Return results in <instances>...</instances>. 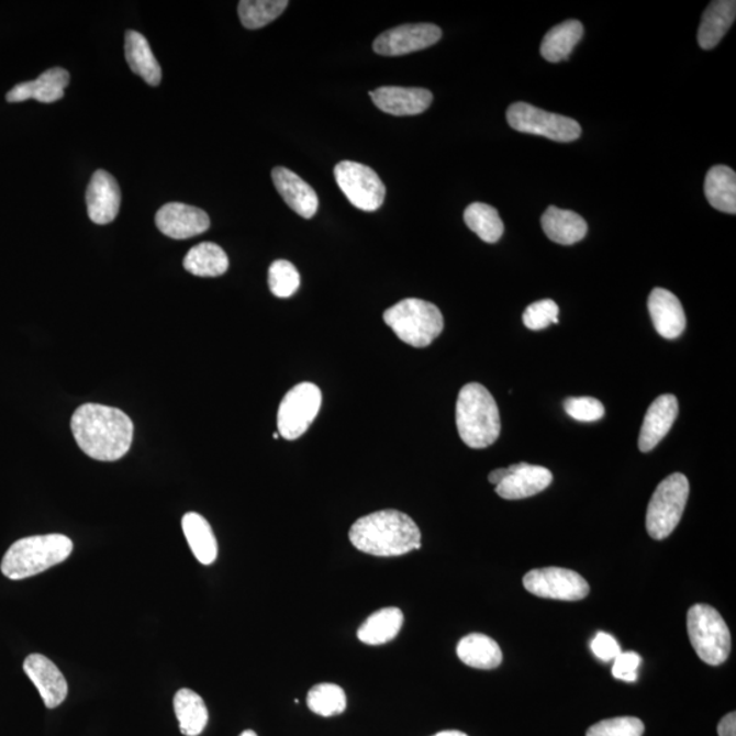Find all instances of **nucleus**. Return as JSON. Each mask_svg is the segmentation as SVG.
<instances>
[{"mask_svg":"<svg viewBox=\"0 0 736 736\" xmlns=\"http://www.w3.org/2000/svg\"><path fill=\"white\" fill-rule=\"evenodd\" d=\"M542 226L548 239L562 246L579 243L588 232L587 221L580 214L557 207L548 208L543 214Z\"/></svg>","mask_w":736,"mask_h":736,"instance_id":"nucleus-22","label":"nucleus"},{"mask_svg":"<svg viewBox=\"0 0 736 736\" xmlns=\"http://www.w3.org/2000/svg\"><path fill=\"white\" fill-rule=\"evenodd\" d=\"M124 55L130 69L137 74L150 87H157L161 82V67L158 65L155 54L152 53L149 43L140 32H126L124 38Z\"/></svg>","mask_w":736,"mask_h":736,"instance_id":"nucleus-24","label":"nucleus"},{"mask_svg":"<svg viewBox=\"0 0 736 736\" xmlns=\"http://www.w3.org/2000/svg\"><path fill=\"white\" fill-rule=\"evenodd\" d=\"M288 4L290 3L287 0H242L237 11L243 26L247 30H260L279 19Z\"/></svg>","mask_w":736,"mask_h":736,"instance_id":"nucleus-33","label":"nucleus"},{"mask_svg":"<svg viewBox=\"0 0 736 736\" xmlns=\"http://www.w3.org/2000/svg\"><path fill=\"white\" fill-rule=\"evenodd\" d=\"M334 178L355 208L364 212H376L382 207L387 187L377 172L365 164L342 161L334 168Z\"/></svg>","mask_w":736,"mask_h":736,"instance_id":"nucleus-10","label":"nucleus"},{"mask_svg":"<svg viewBox=\"0 0 736 736\" xmlns=\"http://www.w3.org/2000/svg\"><path fill=\"white\" fill-rule=\"evenodd\" d=\"M591 649L594 656L605 662L615 660L621 654L618 642L607 633L599 632L592 639Z\"/></svg>","mask_w":736,"mask_h":736,"instance_id":"nucleus-40","label":"nucleus"},{"mask_svg":"<svg viewBox=\"0 0 736 736\" xmlns=\"http://www.w3.org/2000/svg\"><path fill=\"white\" fill-rule=\"evenodd\" d=\"M523 584L535 596L577 602L586 599L591 591L584 577L573 570L543 568L528 571Z\"/></svg>","mask_w":736,"mask_h":736,"instance_id":"nucleus-11","label":"nucleus"},{"mask_svg":"<svg viewBox=\"0 0 736 736\" xmlns=\"http://www.w3.org/2000/svg\"><path fill=\"white\" fill-rule=\"evenodd\" d=\"M564 406L566 413L579 422H598L604 416V405L593 398H571Z\"/></svg>","mask_w":736,"mask_h":736,"instance_id":"nucleus-38","label":"nucleus"},{"mask_svg":"<svg viewBox=\"0 0 736 736\" xmlns=\"http://www.w3.org/2000/svg\"><path fill=\"white\" fill-rule=\"evenodd\" d=\"M183 266L189 274L197 277H219L228 270L230 260L223 248L205 242L187 253Z\"/></svg>","mask_w":736,"mask_h":736,"instance_id":"nucleus-31","label":"nucleus"},{"mask_svg":"<svg viewBox=\"0 0 736 736\" xmlns=\"http://www.w3.org/2000/svg\"><path fill=\"white\" fill-rule=\"evenodd\" d=\"M457 656L464 665L478 670H494L501 666L503 659L500 645L479 633L469 634L458 643Z\"/></svg>","mask_w":736,"mask_h":736,"instance_id":"nucleus-25","label":"nucleus"},{"mask_svg":"<svg viewBox=\"0 0 736 736\" xmlns=\"http://www.w3.org/2000/svg\"><path fill=\"white\" fill-rule=\"evenodd\" d=\"M277 191L294 213L303 219L315 216L319 211V196L299 175L285 167H276L271 172Z\"/></svg>","mask_w":736,"mask_h":736,"instance_id":"nucleus-21","label":"nucleus"},{"mask_svg":"<svg viewBox=\"0 0 736 736\" xmlns=\"http://www.w3.org/2000/svg\"><path fill=\"white\" fill-rule=\"evenodd\" d=\"M458 434L472 449H484L500 438V410L489 390L480 383H468L458 394L456 405Z\"/></svg>","mask_w":736,"mask_h":736,"instance_id":"nucleus-3","label":"nucleus"},{"mask_svg":"<svg viewBox=\"0 0 736 736\" xmlns=\"http://www.w3.org/2000/svg\"><path fill=\"white\" fill-rule=\"evenodd\" d=\"M274 438H275V439H279V438H280V434H279V433H275V434H274Z\"/></svg>","mask_w":736,"mask_h":736,"instance_id":"nucleus-45","label":"nucleus"},{"mask_svg":"<svg viewBox=\"0 0 736 736\" xmlns=\"http://www.w3.org/2000/svg\"><path fill=\"white\" fill-rule=\"evenodd\" d=\"M73 548L70 537L60 534L24 537L11 545L0 569L9 580L30 579L65 562Z\"/></svg>","mask_w":736,"mask_h":736,"instance_id":"nucleus-4","label":"nucleus"},{"mask_svg":"<svg viewBox=\"0 0 736 736\" xmlns=\"http://www.w3.org/2000/svg\"><path fill=\"white\" fill-rule=\"evenodd\" d=\"M383 321L401 342L415 348L428 347L445 326L437 305L422 299L401 300L384 311Z\"/></svg>","mask_w":736,"mask_h":736,"instance_id":"nucleus-5","label":"nucleus"},{"mask_svg":"<svg viewBox=\"0 0 736 736\" xmlns=\"http://www.w3.org/2000/svg\"><path fill=\"white\" fill-rule=\"evenodd\" d=\"M735 16L736 2L734 0H717L707 5L699 30L700 47L702 49L715 48L734 24Z\"/></svg>","mask_w":736,"mask_h":736,"instance_id":"nucleus-23","label":"nucleus"},{"mask_svg":"<svg viewBox=\"0 0 736 736\" xmlns=\"http://www.w3.org/2000/svg\"><path fill=\"white\" fill-rule=\"evenodd\" d=\"M70 74L60 67L44 71L35 81L15 85L5 100L9 103H22L26 100H37L40 103L51 104L64 99L65 89L69 87Z\"/></svg>","mask_w":736,"mask_h":736,"instance_id":"nucleus-18","label":"nucleus"},{"mask_svg":"<svg viewBox=\"0 0 736 736\" xmlns=\"http://www.w3.org/2000/svg\"><path fill=\"white\" fill-rule=\"evenodd\" d=\"M121 200V187L115 178L104 169L96 171L87 190L89 219L98 225L112 223L118 218Z\"/></svg>","mask_w":736,"mask_h":736,"instance_id":"nucleus-15","label":"nucleus"},{"mask_svg":"<svg viewBox=\"0 0 736 736\" xmlns=\"http://www.w3.org/2000/svg\"><path fill=\"white\" fill-rule=\"evenodd\" d=\"M705 197L717 211L736 213V174L726 166L710 169L705 178Z\"/></svg>","mask_w":736,"mask_h":736,"instance_id":"nucleus-30","label":"nucleus"},{"mask_svg":"<svg viewBox=\"0 0 736 736\" xmlns=\"http://www.w3.org/2000/svg\"><path fill=\"white\" fill-rule=\"evenodd\" d=\"M509 472H511V469H509V467L508 468L495 469V471H492L489 475L490 483L495 484V486L500 484L501 481L508 477Z\"/></svg>","mask_w":736,"mask_h":736,"instance_id":"nucleus-42","label":"nucleus"},{"mask_svg":"<svg viewBox=\"0 0 736 736\" xmlns=\"http://www.w3.org/2000/svg\"><path fill=\"white\" fill-rule=\"evenodd\" d=\"M584 36V26L580 21L569 20L554 26L543 38L540 53L551 64L568 59L577 44Z\"/></svg>","mask_w":736,"mask_h":736,"instance_id":"nucleus-29","label":"nucleus"},{"mask_svg":"<svg viewBox=\"0 0 736 736\" xmlns=\"http://www.w3.org/2000/svg\"><path fill=\"white\" fill-rule=\"evenodd\" d=\"M558 304L551 299L539 300L528 305L523 314V322L531 331H543L551 324H558Z\"/></svg>","mask_w":736,"mask_h":736,"instance_id":"nucleus-37","label":"nucleus"},{"mask_svg":"<svg viewBox=\"0 0 736 736\" xmlns=\"http://www.w3.org/2000/svg\"><path fill=\"white\" fill-rule=\"evenodd\" d=\"M370 96L379 110L393 116L419 115L433 103V93L423 88L382 87Z\"/></svg>","mask_w":736,"mask_h":736,"instance_id":"nucleus-17","label":"nucleus"},{"mask_svg":"<svg viewBox=\"0 0 736 736\" xmlns=\"http://www.w3.org/2000/svg\"><path fill=\"white\" fill-rule=\"evenodd\" d=\"M321 404L322 393L316 384H297L281 401L277 413V433L287 441L302 437L319 415Z\"/></svg>","mask_w":736,"mask_h":736,"instance_id":"nucleus-9","label":"nucleus"},{"mask_svg":"<svg viewBox=\"0 0 736 736\" xmlns=\"http://www.w3.org/2000/svg\"><path fill=\"white\" fill-rule=\"evenodd\" d=\"M434 736H468V735L461 732H442Z\"/></svg>","mask_w":736,"mask_h":736,"instance_id":"nucleus-43","label":"nucleus"},{"mask_svg":"<svg viewBox=\"0 0 736 736\" xmlns=\"http://www.w3.org/2000/svg\"><path fill=\"white\" fill-rule=\"evenodd\" d=\"M183 534L198 562L209 566L218 559L219 547L212 526L201 514L190 512L182 520Z\"/></svg>","mask_w":736,"mask_h":736,"instance_id":"nucleus-26","label":"nucleus"},{"mask_svg":"<svg viewBox=\"0 0 736 736\" xmlns=\"http://www.w3.org/2000/svg\"><path fill=\"white\" fill-rule=\"evenodd\" d=\"M71 432L85 455L110 462L127 455L133 444L134 424L118 408L83 404L74 412Z\"/></svg>","mask_w":736,"mask_h":736,"instance_id":"nucleus-1","label":"nucleus"},{"mask_svg":"<svg viewBox=\"0 0 736 736\" xmlns=\"http://www.w3.org/2000/svg\"><path fill=\"white\" fill-rule=\"evenodd\" d=\"M718 736H736V713H728L717 726Z\"/></svg>","mask_w":736,"mask_h":736,"instance_id":"nucleus-41","label":"nucleus"},{"mask_svg":"<svg viewBox=\"0 0 736 736\" xmlns=\"http://www.w3.org/2000/svg\"><path fill=\"white\" fill-rule=\"evenodd\" d=\"M156 225L164 235L182 241L207 232L211 226V219L202 209L171 202L157 212Z\"/></svg>","mask_w":736,"mask_h":736,"instance_id":"nucleus-13","label":"nucleus"},{"mask_svg":"<svg viewBox=\"0 0 736 736\" xmlns=\"http://www.w3.org/2000/svg\"><path fill=\"white\" fill-rule=\"evenodd\" d=\"M300 287V275L290 260H275L269 268V288L277 298L287 299L297 293Z\"/></svg>","mask_w":736,"mask_h":736,"instance_id":"nucleus-35","label":"nucleus"},{"mask_svg":"<svg viewBox=\"0 0 736 736\" xmlns=\"http://www.w3.org/2000/svg\"><path fill=\"white\" fill-rule=\"evenodd\" d=\"M24 671L38 690L48 710L59 706L69 693L64 673L44 655L32 654L24 661Z\"/></svg>","mask_w":736,"mask_h":736,"instance_id":"nucleus-14","label":"nucleus"},{"mask_svg":"<svg viewBox=\"0 0 736 736\" xmlns=\"http://www.w3.org/2000/svg\"><path fill=\"white\" fill-rule=\"evenodd\" d=\"M689 480L672 473L655 490L648 505L647 531L655 540H662L676 531L689 500Z\"/></svg>","mask_w":736,"mask_h":736,"instance_id":"nucleus-7","label":"nucleus"},{"mask_svg":"<svg viewBox=\"0 0 736 736\" xmlns=\"http://www.w3.org/2000/svg\"><path fill=\"white\" fill-rule=\"evenodd\" d=\"M404 624V614L398 607L378 610L368 616L359 627L358 638L367 645H382L393 642Z\"/></svg>","mask_w":736,"mask_h":736,"instance_id":"nucleus-27","label":"nucleus"},{"mask_svg":"<svg viewBox=\"0 0 736 736\" xmlns=\"http://www.w3.org/2000/svg\"><path fill=\"white\" fill-rule=\"evenodd\" d=\"M239 736H258V735L252 732V729H246V732H243Z\"/></svg>","mask_w":736,"mask_h":736,"instance_id":"nucleus-44","label":"nucleus"},{"mask_svg":"<svg viewBox=\"0 0 736 736\" xmlns=\"http://www.w3.org/2000/svg\"><path fill=\"white\" fill-rule=\"evenodd\" d=\"M648 310L655 330L661 337L673 339L687 330V315L679 299L665 288H655L648 298Z\"/></svg>","mask_w":736,"mask_h":736,"instance_id":"nucleus-20","label":"nucleus"},{"mask_svg":"<svg viewBox=\"0 0 736 736\" xmlns=\"http://www.w3.org/2000/svg\"><path fill=\"white\" fill-rule=\"evenodd\" d=\"M509 469L511 472L495 487L497 494L503 500H524L539 494L553 483V473L545 467L520 462Z\"/></svg>","mask_w":736,"mask_h":736,"instance_id":"nucleus-16","label":"nucleus"},{"mask_svg":"<svg viewBox=\"0 0 736 736\" xmlns=\"http://www.w3.org/2000/svg\"><path fill=\"white\" fill-rule=\"evenodd\" d=\"M308 705L311 712L322 717L342 715L347 710V695L338 684H315L308 694Z\"/></svg>","mask_w":736,"mask_h":736,"instance_id":"nucleus-34","label":"nucleus"},{"mask_svg":"<svg viewBox=\"0 0 736 736\" xmlns=\"http://www.w3.org/2000/svg\"><path fill=\"white\" fill-rule=\"evenodd\" d=\"M688 633L695 654L710 666H721L732 653V633L717 610L695 604L688 613Z\"/></svg>","mask_w":736,"mask_h":736,"instance_id":"nucleus-6","label":"nucleus"},{"mask_svg":"<svg viewBox=\"0 0 736 736\" xmlns=\"http://www.w3.org/2000/svg\"><path fill=\"white\" fill-rule=\"evenodd\" d=\"M679 412L676 395L662 394L650 404L644 417L638 447L643 453L654 450L656 446L670 433Z\"/></svg>","mask_w":736,"mask_h":736,"instance_id":"nucleus-19","label":"nucleus"},{"mask_svg":"<svg viewBox=\"0 0 736 736\" xmlns=\"http://www.w3.org/2000/svg\"><path fill=\"white\" fill-rule=\"evenodd\" d=\"M645 726L637 717H614L599 722L588 729L587 736H643Z\"/></svg>","mask_w":736,"mask_h":736,"instance_id":"nucleus-36","label":"nucleus"},{"mask_svg":"<svg viewBox=\"0 0 736 736\" xmlns=\"http://www.w3.org/2000/svg\"><path fill=\"white\" fill-rule=\"evenodd\" d=\"M349 540L373 557H400L422 547L421 529L410 515L381 511L365 515L350 526Z\"/></svg>","mask_w":736,"mask_h":736,"instance_id":"nucleus-2","label":"nucleus"},{"mask_svg":"<svg viewBox=\"0 0 736 736\" xmlns=\"http://www.w3.org/2000/svg\"><path fill=\"white\" fill-rule=\"evenodd\" d=\"M464 221L486 243H497L505 231L500 213L487 203L475 202L469 205L464 212Z\"/></svg>","mask_w":736,"mask_h":736,"instance_id":"nucleus-32","label":"nucleus"},{"mask_svg":"<svg viewBox=\"0 0 736 736\" xmlns=\"http://www.w3.org/2000/svg\"><path fill=\"white\" fill-rule=\"evenodd\" d=\"M441 37L442 31L437 25H401L379 35L372 48L378 55L401 56L432 47L439 42Z\"/></svg>","mask_w":736,"mask_h":736,"instance_id":"nucleus-12","label":"nucleus"},{"mask_svg":"<svg viewBox=\"0 0 736 736\" xmlns=\"http://www.w3.org/2000/svg\"><path fill=\"white\" fill-rule=\"evenodd\" d=\"M639 665H642V658L636 653H625L620 654L618 658L614 660L613 666V676L620 681L624 682H636L637 681V670Z\"/></svg>","mask_w":736,"mask_h":736,"instance_id":"nucleus-39","label":"nucleus"},{"mask_svg":"<svg viewBox=\"0 0 736 736\" xmlns=\"http://www.w3.org/2000/svg\"><path fill=\"white\" fill-rule=\"evenodd\" d=\"M506 118L517 132L540 135L557 143H571L581 135V126L575 119L543 111L528 103L512 104Z\"/></svg>","mask_w":736,"mask_h":736,"instance_id":"nucleus-8","label":"nucleus"},{"mask_svg":"<svg viewBox=\"0 0 736 736\" xmlns=\"http://www.w3.org/2000/svg\"><path fill=\"white\" fill-rule=\"evenodd\" d=\"M174 711L179 722L180 733L198 736L208 726L209 713L200 694L190 689H180L174 698Z\"/></svg>","mask_w":736,"mask_h":736,"instance_id":"nucleus-28","label":"nucleus"}]
</instances>
